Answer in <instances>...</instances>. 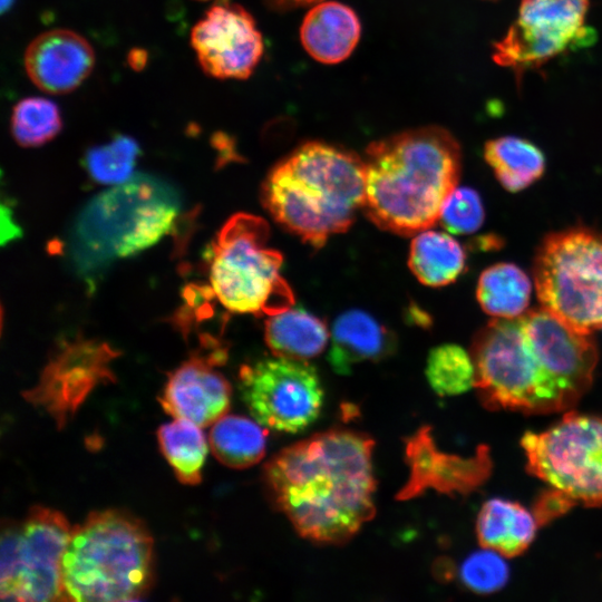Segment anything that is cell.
Segmentation results:
<instances>
[{"label":"cell","mask_w":602,"mask_h":602,"mask_svg":"<svg viewBox=\"0 0 602 602\" xmlns=\"http://www.w3.org/2000/svg\"><path fill=\"white\" fill-rule=\"evenodd\" d=\"M408 263L421 283L443 287L463 273L466 254L462 245L447 233L427 229L412 239Z\"/></svg>","instance_id":"obj_22"},{"label":"cell","mask_w":602,"mask_h":602,"mask_svg":"<svg viewBox=\"0 0 602 602\" xmlns=\"http://www.w3.org/2000/svg\"><path fill=\"white\" fill-rule=\"evenodd\" d=\"M261 197L275 222L320 247L363 210L365 161L326 143H305L272 168Z\"/></svg>","instance_id":"obj_4"},{"label":"cell","mask_w":602,"mask_h":602,"mask_svg":"<svg viewBox=\"0 0 602 602\" xmlns=\"http://www.w3.org/2000/svg\"><path fill=\"white\" fill-rule=\"evenodd\" d=\"M425 372L430 388L443 397L464 394L476 385L472 355L455 343H444L431 349Z\"/></svg>","instance_id":"obj_27"},{"label":"cell","mask_w":602,"mask_h":602,"mask_svg":"<svg viewBox=\"0 0 602 602\" xmlns=\"http://www.w3.org/2000/svg\"><path fill=\"white\" fill-rule=\"evenodd\" d=\"M154 577V541L133 514L93 512L72 527L62 559L65 601L140 600Z\"/></svg>","instance_id":"obj_6"},{"label":"cell","mask_w":602,"mask_h":602,"mask_svg":"<svg viewBox=\"0 0 602 602\" xmlns=\"http://www.w3.org/2000/svg\"><path fill=\"white\" fill-rule=\"evenodd\" d=\"M405 444L409 477L396 495L397 499H411L427 489L464 495L478 487L491 473L486 447L480 446L469 457L444 453L435 444L428 426L420 427Z\"/></svg>","instance_id":"obj_16"},{"label":"cell","mask_w":602,"mask_h":602,"mask_svg":"<svg viewBox=\"0 0 602 602\" xmlns=\"http://www.w3.org/2000/svg\"><path fill=\"white\" fill-rule=\"evenodd\" d=\"M363 210L381 230L411 236L431 227L456 188L460 146L429 126L399 133L367 147Z\"/></svg>","instance_id":"obj_3"},{"label":"cell","mask_w":602,"mask_h":602,"mask_svg":"<svg viewBox=\"0 0 602 602\" xmlns=\"http://www.w3.org/2000/svg\"><path fill=\"white\" fill-rule=\"evenodd\" d=\"M528 470L573 504L602 505V417L569 412L541 433H526Z\"/></svg>","instance_id":"obj_10"},{"label":"cell","mask_w":602,"mask_h":602,"mask_svg":"<svg viewBox=\"0 0 602 602\" xmlns=\"http://www.w3.org/2000/svg\"><path fill=\"white\" fill-rule=\"evenodd\" d=\"M94 65L95 54L90 43L67 29L40 33L25 54L29 78L49 94L72 91L90 75Z\"/></svg>","instance_id":"obj_17"},{"label":"cell","mask_w":602,"mask_h":602,"mask_svg":"<svg viewBox=\"0 0 602 602\" xmlns=\"http://www.w3.org/2000/svg\"><path fill=\"white\" fill-rule=\"evenodd\" d=\"M330 343L329 365L334 372L348 375L356 365L390 356L396 348V338L369 313L352 309L333 322Z\"/></svg>","instance_id":"obj_18"},{"label":"cell","mask_w":602,"mask_h":602,"mask_svg":"<svg viewBox=\"0 0 602 602\" xmlns=\"http://www.w3.org/2000/svg\"><path fill=\"white\" fill-rule=\"evenodd\" d=\"M538 521L518 503L493 498L487 501L476 521V534L483 547L505 557L524 552L535 537Z\"/></svg>","instance_id":"obj_20"},{"label":"cell","mask_w":602,"mask_h":602,"mask_svg":"<svg viewBox=\"0 0 602 602\" xmlns=\"http://www.w3.org/2000/svg\"><path fill=\"white\" fill-rule=\"evenodd\" d=\"M533 275L542 308L564 324L586 334L602 327V234L585 227L551 233Z\"/></svg>","instance_id":"obj_8"},{"label":"cell","mask_w":602,"mask_h":602,"mask_svg":"<svg viewBox=\"0 0 602 602\" xmlns=\"http://www.w3.org/2000/svg\"><path fill=\"white\" fill-rule=\"evenodd\" d=\"M225 359L226 350L215 340H206L201 350L168 373L158 398L164 411L202 428L226 415L232 389L227 379L215 369Z\"/></svg>","instance_id":"obj_15"},{"label":"cell","mask_w":602,"mask_h":602,"mask_svg":"<svg viewBox=\"0 0 602 602\" xmlns=\"http://www.w3.org/2000/svg\"><path fill=\"white\" fill-rule=\"evenodd\" d=\"M501 553L483 547L460 565L462 583L474 593L488 594L501 590L508 580V566Z\"/></svg>","instance_id":"obj_30"},{"label":"cell","mask_w":602,"mask_h":602,"mask_svg":"<svg viewBox=\"0 0 602 602\" xmlns=\"http://www.w3.org/2000/svg\"><path fill=\"white\" fill-rule=\"evenodd\" d=\"M198 1H207V0H198Z\"/></svg>","instance_id":"obj_35"},{"label":"cell","mask_w":602,"mask_h":602,"mask_svg":"<svg viewBox=\"0 0 602 602\" xmlns=\"http://www.w3.org/2000/svg\"><path fill=\"white\" fill-rule=\"evenodd\" d=\"M239 390L259 424L290 434L304 430L318 418L324 398L312 365L278 356L243 365Z\"/></svg>","instance_id":"obj_12"},{"label":"cell","mask_w":602,"mask_h":602,"mask_svg":"<svg viewBox=\"0 0 602 602\" xmlns=\"http://www.w3.org/2000/svg\"><path fill=\"white\" fill-rule=\"evenodd\" d=\"M373 445L336 428L284 448L263 469L269 498L302 537L347 543L375 515Z\"/></svg>","instance_id":"obj_2"},{"label":"cell","mask_w":602,"mask_h":602,"mask_svg":"<svg viewBox=\"0 0 602 602\" xmlns=\"http://www.w3.org/2000/svg\"><path fill=\"white\" fill-rule=\"evenodd\" d=\"M61 126L59 108L50 99L27 97L18 101L12 109L11 134L20 146H41L56 137Z\"/></svg>","instance_id":"obj_28"},{"label":"cell","mask_w":602,"mask_h":602,"mask_svg":"<svg viewBox=\"0 0 602 602\" xmlns=\"http://www.w3.org/2000/svg\"><path fill=\"white\" fill-rule=\"evenodd\" d=\"M118 355L108 343L80 336L64 341L22 397L62 429L98 386L115 381L111 362Z\"/></svg>","instance_id":"obj_13"},{"label":"cell","mask_w":602,"mask_h":602,"mask_svg":"<svg viewBox=\"0 0 602 602\" xmlns=\"http://www.w3.org/2000/svg\"><path fill=\"white\" fill-rule=\"evenodd\" d=\"M266 428L255 419L224 415L211 427L208 444L223 465L243 469L258 464L265 455Z\"/></svg>","instance_id":"obj_24"},{"label":"cell","mask_w":602,"mask_h":602,"mask_svg":"<svg viewBox=\"0 0 602 602\" xmlns=\"http://www.w3.org/2000/svg\"><path fill=\"white\" fill-rule=\"evenodd\" d=\"M484 158L508 192L528 187L545 171L543 152L528 139L517 136L507 135L487 140Z\"/></svg>","instance_id":"obj_23"},{"label":"cell","mask_w":602,"mask_h":602,"mask_svg":"<svg viewBox=\"0 0 602 602\" xmlns=\"http://www.w3.org/2000/svg\"><path fill=\"white\" fill-rule=\"evenodd\" d=\"M157 440L176 478L184 485L200 484L210 445L202 427L185 418H174L158 428Z\"/></svg>","instance_id":"obj_26"},{"label":"cell","mask_w":602,"mask_h":602,"mask_svg":"<svg viewBox=\"0 0 602 602\" xmlns=\"http://www.w3.org/2000/svg\"><path fill=\"white\" fill-rule=\"evenodd\" d=\"M139 153L134 138L118 135L107 144L88 149L85 165L97 183L118 185L133 177Z\"/></svg>","instance_id":"obj_29"},{"label":"cell","mask_w":602,"mask_h":602,"mask_svg":"<svg viewBox=\"0 0 602 602\" xmlns=\"http://www.w3.org/2000/svg\"><path fill=\"white\" fill-rule=\"evenodd\" d=\"M484 216L478 193L469 187H456L445 201L439 221L453 234H470L482 226Z\"/></svg>","instance_id":"obj_31"},{"label":"cell","mask_w":602,"mask_h":602,"mask_svg":"<svg viewBox=\"0 0 602 602\" xmlns=\"http://www.w3.org/2000/svg\"><path fill=\"white\" fill-rule=\"evenodd\" d=\"M589 8L590 0H521L516 19L493 43V60L511 69L520 86L525 72L595 40Z\"/></svg>","instance_id":"obj_11"},{"label":"cell","mask_w":602,"mask_h":602,"mask_svg":"<svg viewBox=\"0 0 602 602\" xmlns=\"http://www.w3.org/2000/svg\"><path fill=\"white\" fill-rule=\"evenodd\" d=\"M573 505L564 495L550 488L537 499L534 514L538 523L542 524L567 512Z\"/></svg>","instance_id":"obj_32"},{"label":"cell","mask_w":602,"mask_h":602,"mask_svg":"<svg viewBox=\"0 0 602 602\" xmlns=\"http://www.w3.org/2000/svg\"><path fill=\"white\" fill-rule=\"evenodd\" d=\"M181 208L176 190L151 175H135L95 196L76 219L68 243L76 271L91 279L114 261L156 244Z\"/></svg>","instance_id":"obj_5"},{"label":"cell","mask_w":602,"mask_h":602,"mask_svg":"<svg viewBox=\"0 0 602 602\" xmlns=\"http://www.w3.org/2000/svg\"><path fill=\"white\" fill-rule=\"evenodd\" d=\"M323 0H268L270 4H274L276 8H295L300 6H307V4H315Z\"/></svg>","instance_id":"obj_33"},{"label":"cell","mask_w":602,"mask_h":602,"mask_svg":"<svg viewBox=\"0 0 602 602\" xmlns=\"http://www.w3.org/2000/svg\"><path fill=\"white\" fill-rule=\"evenodd\" d=\"M488 1H496V0H488Z\"/></svg>","instance_id":"obj_36"},{"label":"cell","mask_w":602,"mask_h":602,"mask_svg":"<svg viewBox=\"0 0 602 602\" xmlns=\"http://www.w3.org/2000/svg\"><path fill=\"white\" fill-rule=\"evenodd\" d=\"M72 527L62 513L43 506L2 523V600L65 601L62 559Z\"/></svg>","instance_id":"obj_9"},{"label":"cell","mask_w":602,"mask_h":602,"mask_svg":"<svg viewBox=\"0 0 602 602\" xmlns=\"http://www.w3.org/2000/svg\"><path fill=\"white\" fill-rule=\"evenodd\" d=\"M531 290V281L521 268L496 263L482 272L476 297L487 314L509 319L525 312Z\"/></svg>","instance_id":"obj_25"},{"label":"cell","mask_w":602,"mask_h":602,"mask_svg":"<svg viewBox=\"0 0 602 602\" xmlns=\"http://www.w3.org/2000/svg\"><path fill=\"white\" fill-rule=\"evenodd\" d=\"M361 26L356 12L338 1H320L303 19L300 37L307 52L323 64H338L357 46Z\"/></svg>","instance_id":"obj_19"},{"label":"cell","mask_w":602,"mask_h":602,"mask_svg":"<svg viewBox=\"0 0 602 602\" xmlns=\"http://www.w3.org/2000/svg\"><path fill=\"white\" fill-rule=\"evenodd\" d=\"M269 225L237 213L219 232L208 258L212 294L229 311L272 315L294 303L281 275L282 255L268 245Z\"/></svg>","instance_id":"obj_7"},{"label":"cell","mask_w":602,"mask_h":602,"mask_svg":"<svg viewBox=\"0 0 602 602\" xmlns=\"http://www.w3.org/2000/svg\"><path fill=\"white\" fill-rule=\"evenodd\" d=\"M470 355L484 405L525 414L574 406L591 386L598 362L589 334L544 308L491 320L474 337Z\"/></svg>","instance_id":"obj_1"},{"label":"cell","mask_w":602,"mask_h":602,"mask_svg":"<svg viewBox=\"0 0 602 602\" xmlns=\"http://www.w3.org/2000/svg\"><path fill=\"white\" fill-rule=\"evenodd\" d=\"M327 324L303 308H290L269 315L264 338L273 356L308 360L318 356L329 340Z\"/></svg>","instance_id":"obj_21"},{"label":"cell","mask_w":602,"mask_h":602,"mask_svg":"<svg viewBox=\"0 0 602 602\" xmlns=\"http://www.w3.org/2000/svg\"><path fill=\"white\" fill-rule=\"evenodd\" d=\"M191 43L202 69L220 79L247 78L263 54V40L253 17L227 2L211 7L193 27Z\"/></svg>","instance_id":"obj_14"},{"label":"cell","mask_w":602,"mask_h":602,"mask_svg":"<svg viewBox=\"0 0 602 602\" xmlns=\"http://www.w3.org/2000/svg\"><path fill=\"white\" fill-rule=\"evenodd\" d=\"M13 4V0H1V12L4 13Z\"/></svg>","instance_id":"obj_34"}]
</instances>
